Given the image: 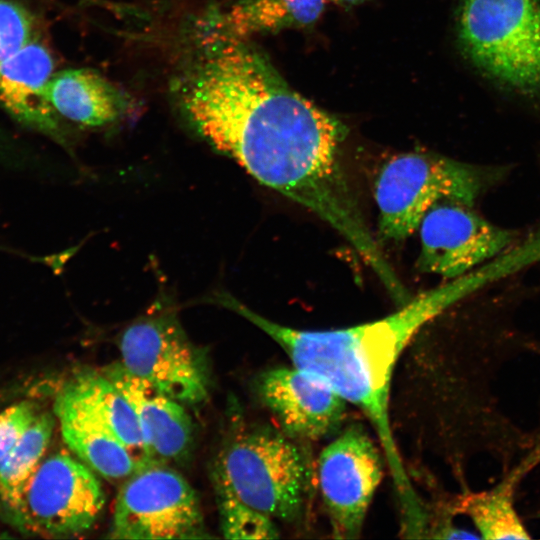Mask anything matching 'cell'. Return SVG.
Wrapping results in <instances>:
<instances>
[{"label":"cell","instance_id":"23","mask_svg":"<svg viewBox=\"0 0 540 540\" xmlns=\"http://www.w3.org/2000/svg\"><path fill=\"white\" fill-rule=\"evenodd\" d=\"M11 148V142L6 133L0 128V155H4Z\"/></svg>","mask_w":540,"mask_h":540},{"label":"cell","instance_id":"18","mask_svg":"<svg viewBox=\"0 0 540 540\" xmlns=\"http://www.w3.org/2000/svg\"><path fill=\"white\" fill-rule=\"evenodd\" d=\"M534 462L530 456L489 491L461 496L454 509L467 515L484 539L530 538L514 507V493L524 472Z\"/></svg>","mask_w":540,"mask_h":540},{"label":"cell","instance_id":"12","mask_svg":"<svg viewBox=\"0 0 540 540\" xmlns=\"http://www.w3.org/2000/svg\"><path fill=\"white\" fill-rule=\"evenodd\" d=\"M133 406L151 463L180 462L191 451L194 425L184 404L129 373L121 363L103 372Z\"/></svg>","mask_w":540,"mask_h":540},{"label":"cell","instance_id":"1","mask_svg":"<svg viewBox=\"0 0 540 540\" xmlns=\"http://www.w3.org/2000/svg\"><path fill=\"white\" fill-rule=\"evenodd\" d=\"M202 46L204 55L178 87L196 132L259 183L326 222L373 272L384 271L388 259L342 162L346 125L293 90L246 41Z\"/></svg>","mask_w":540,"mask_h":540},{"label":"cell","instance_id":"2","mask_svg":"<svg viewBox=\"0 0 540 540\" xmlns=\"http://www.w3.org/2000/svg\"><path fill=\"white\" fill-rule=\"evenodd\" d=\"M474 270L411 298L384 318L329 330H303L265 318L228 293L211 301L257 326L286 353L291 363L326 380L361 410L374 429L388 464L400 505V525L416 531L428 515L404 468L392 429L389 401L396 364L412 338L445 309L485 283Z\"/></svg>","mask_w":540,"mask_h":540},{"label":"cell","instance_id":"22","mask_svg":"<svg viewBox=\"0 0 540 540\" xmlns=\"http://www.w3.org/2000/svg\"><path fill=\"white\" fill-rule=\"evenodd\" d=\"M40 412L28 400L11 405L0 413V460L12 449Z\"/></svg>","mask_w":540,"mask_h":540},{"label":"cell","instance_id":"5","mask_svg":"<svg viewBox=\"0 0 540 540\" xmlns=\"http://www.w3.org/2000/svg\"><path fill=\"white\" fill-rule=\"evenodd\" d=\"M457 37L482 74L523 96H540V0H459Z\"/></svg>","mask_w":540,"mask_h":540},{"label":"cell","instance_id":"3","mask_svg":"<svg viewBox=\"0 0 540 540\" xmlns=\"http://www.w3.org/2000/svg\"><path fill=\"white\" fill-rule=\"evenodd\" d=\"M279 428L251 427L232 436L215 462L213 481L273 520H297L315 469L302 445Z\"/></svg>","mask_w":540,"mask_h":540},{"label":"cell","instance_id":"4","mask_svg":"<svg viewBox=\"0 0 540 540\" xmlns=\"http://www.w3.org/2000/svg\"><path fill=\"white\" fill-rule=\"evenodd\" d=\"M503 173L501 167L469 164L432 153L391 157L381 167L374 185L381 238L394 242L407 239L439 203L472 206Z\"/></svg>","mask_w":540,"mask_h":540},{"label":"cell","instance_id":"10","mask_svg":"<svg viewBox=\"0 0 540 540\" xmlns=\"http://www.w3.org/2000/svg\"><path fill=\"white\" fill-rule=\"evenodd\" d=\"M420 271L455 279L494 260L510 248L516 238L512 230L497 226L471 210V206L443 202L422 219Z\"/></svg>","mask_w":540,"mask_h":540},{"label":"cell","instance_id":"6","mask_svg":"<svg viewBox=\"0 0 540 540\" xmlns=\"http://www.w3.org/2000/svg\"><path fill=\"white\" fill-rule=\"evenodd\" d=\"M97 474L73 453L44 457L8 508L21 530L50 538H70L90 531L105 507Z\"/></svg>","mask_w":540,"mask_h":540},{"label":"cell","instance_id":"13","mask_svg":"<svg viewBox=\"0 0 540 540\" xmlns=\"http://www.w3.org/2000/svg\"><path fill=\"white\" fill-rule=\"evenodd\" d=\"M54 58L38 35L0 63V106L22 126L64 141L61 120L45 95Z\"/></svg>","mask_w":540,"mask_h":540},{"label":"cell","instance_id":"24","mask_svg":"<svg viewBox=\"0 0 540 540\" xmlns=\"http://www.w3.org/2000/svg\"><path fill=\"white\" fill-rule=\"evenodd\" d=\"M331 1L340 5L352 6V5H357L359 3H362L365 0H331Z\"/></svg>","mask_w":540,"mask_h":540},{"label":"cell","instance_id":"19","mask_svg":"<svg viewBox=\"0 0 540 540\" xmlns=\"http://www.w3.org/2000/svg\"><path fill=\"white\" fill-rule=\"evenodd\" d=\"M55 418L48 412H40L20 440L0 460V499L7 508L16 503L44 458L53 435Z\"/></svg>","mask_w":540,"mask_h":540},{"label":"cell","instance_id":"9","mask_svg":"<svg viewBox=\"0 0 540 540\" xmlns=\"http://www.w3.org/2000/svg\"><path fill=\"white\" fill-rule=\"evenodd\" d=\"M385 457L361 424L342 430L320 453L318 489L334 538L355 539L383 477Z\"/></svg>","mask_w":540,"mask_h":540},{"label":"cell","instance_id":"20","mask_svg":"<svg viewBox=\"0 0 540 540\" xmlns=\"http://www.w3.org/2000/svg\"><path fill=\"white\" fill-rule=\"evenodd\" d=\"M220 529L227 539H277L275 520L247 505L226 487L213 481Z\"/></svg>","mask_w":540,"mask_h":540},{"label":"cell","instance_id":"17","mask_svg":"<svg viewBox=\"0 0 540 540\" xmlns=\"http://www.w3.org/2000/svg\"><path fill=\"white\" fill-rule=\"evenodd\" d=\"M60 390L117 437L133 454L140 468L151 463L133 406L104 373H78Z\"/></svg>","mask_w":540,"mask_h":540},{"label":"cell","instance_id":"11","mask_svg":"<svg viewBox=\"0 0 540 540\" xmlns=\"http://www.w3.org/2000/svg\"><path fill=\"white\" fill-rule=\"evenodd\" d=\"M262 404L286 435L316 441L338 431L347 402L319 375L293 364L262 372L256 381Z\"/></svg>","mask_w":540,"mask_h":540},{"label":"cell","instance_id":"7","mask_svg":"<svg viewBox=\"0 0 540 540\" xmlns=\"http://www.w3.org/2000/svg\"><path fill=\"white\" fill-rule=\"evenodd\" d=\"M111 539H196L205 534L196 491L177 471L150 463L122 484L114 506Z\"/></svg>","mask_w":540,"mask_h":540},{"label":"cell","instance_id":"8","mask_svg":"<svg viewBox=\"0 0 540 540\" xmlns=\"http://www.w3.org/2000/svg\"><path fill=\"white\" fill-rule=\"evenodd\" d=\"M122 366L184 405L208 398L210 372L204 350L189 340L176 316L159 313L129 325L119 339Z\"/></svg>","mask_w":540,"mask_h":540},{"label":"cell","instance_id":"21","mask_svg":"<svg viewBox=\"0 0 540 540\" xmlns=\"http://www.w3.org/2000/svg\"><path fill=\"white\" fill-rule=\"evenodd\" d=\"M34 13L18 0H0V63L37 37Z\"/></svg>","mask_w":540,"mask_h":540},{"label":"cell","instance_id":"16","mask_svg":"<svg viewBox=\"0 0 540 540\" xmlns=\"http://www.w3.org/2000/svg\"><path fill=\"white\" fill-rule=\"evenodd\" d=\"M45 95L60 118L85 127H101L126 115L130 98L119 87L86 68L53 74Z\"/></svg>","mask_w":540,"mask_h":540},{"label":"cell","instance_id":"15","mask_svg":"<svg viewBox=\"0 0 540 540\" xmlns=\"http://www.w3.org/2000/svg\"><path fill=\"white\" fill-rule=\"evenodd\" d=\"M54 415L69 450L97 475L120 481L140 468L129 449L62 390L54 402Z\"/></svg>","mask_w":540,"mask_h":540},{"label":"cell","instance_id":"14","mask_svg":"<svg viewBox=\"0 0 540 540\" xmlns=\"http://www.w3.org/2000/svg\"><path fill=\"white\" fill-rule=\"evenodd\" d=\"M326 0H236L200 22V44L246 41L252 35L314 25Z\"/></svg>","mask_w":540,"mask_h":540}]
</instances>
